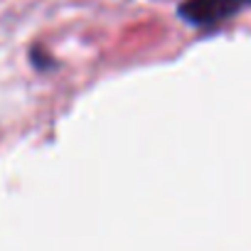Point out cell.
<instances>
[{
  "label": "cell",
  "mask_w": 251,
  "mask_h": 251,
  "mask_svg": "<svg viewBox=\"0 0 251 251\" xmlns=\"http://www.w3.org/2000/svg\"><path fill=\"white\" fill-rule=\"evenodd\" d=\"M239 8V0H185L177 13L185 23L195 27H212L229 20Z\"/></svg>",
  "instance_id": "cell-1"
},
{
  "label": "cell",
  "mask_w": 251,
  "mask_h": 251,
  "mask_svg": "<svg viewBox=\"0 0 251 251\" xmlns=\"http://www.w3.org/2000/svg\"><path fill=\"white\" fill-rule=\"evenodd\" d=\"M239 3H241V5H244V3H251V0H239Z\"/></svg>",
  "instance_id": "cell-2"
}]
</instances>
